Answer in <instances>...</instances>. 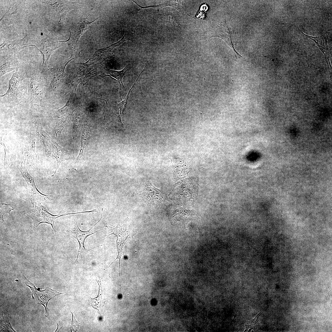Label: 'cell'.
<instances>
[{
	"label": "cell",
	"instance_id": "obj_8",
	"mask_svg": "<svg viewBox=\"0 0 332 332\" xmlns=\"http://www.w3.org/2000/svg\"><path fill=\"white\" fill-rule=\"evenodd\" d=\"M103 209H102L101 217L99 220L90 229L87 231H84L80 230L78 226L77 221L73 224L67 225L66 228V232L76 239L77 240L79 244L80 247L78 251L77 257L76 260L75 261V263L78 262V257L79 255H80L81 256V261L82 263H84L85 261L86 255L88 252L92 249L99 247H96L90 249H87L85 247L84 243L88 236L97 231L101 230H99L94 232H92L91 231V229L98 223L102 219V217Z\"/></svg>",
	"mask_w": 332,
	"mask_h": 332
},
{
	"label": "cell",
	"instance_id": "obj_7",
	"mask_svg": "<svg viewBox=\"0 0 332 332\" xmlns=\"http://www.w3.org/2000/svg\"><path fill=\"white\" fill-rule=\"evenodd\" d=\"M26 160H21V164L17 167L28 186V199L33 204L39 203L48 202L46 199L50 196L42 193L37 189L34 178L28 172L25 165Z\"/></svg>",
	"mask_w": 332,
	"mask_h": 332
},
{
	"label": "cell",
	"instance_id": "obj_13",
	"mask_svg": "<svg viewBox=\"0 0 332 332\" xmlns=\"http://www.w3.org/2000/svg\"><path fill=\"white\" fill-rule=\"evenodd\" d=\"M134 64V62L129 63L127 64L122 70L120 71L106 69L100 75L102 77L107 76H111L118 80L120 85L119 93L121 100L122 99L121 96L125 93L126 90L123 83L122 78L124 76L132 69Z\"/></svg>",
	"mask_w": 332,
	"mask_h": 332
},
{
	"label": "cell",
	"instance_id": "obj_5",
	"mask_svg": "<svg viewBox=\"0 0 332 332\" xmlns=\"http://www.w3.org/2000/svg\"><path fill=\"white\" fill-rule=\"evenodd\" d=\"M75 93H72L64 106L57 110L51 111L55 138L58 140L65 125L70 121L73 113L75 110Z\"/></svg>",
	"mask_w": 332,
	"mask_h": 332
},
{
	"label": "cell",
	"instance_id": "obj_14",
	"mask_svg": "<svg viewBox=\"0 0 332 332\" xmlns=\"http://www.w3.org/2000/svg\"><path fill=\"white\" fill-rule=\"evenodd\" d=\"M90 128L89 121L85 122L83 129L82 133L81 139L80 148L78 155L77 156L73 169L76 170V168L81 159L84 156L86 152L87 144L88 142L90 134Z\"/></svg>",
	"mask_w": 332,
	"mask_h": 332
},
{
	"label": "cell",
	"instance_id": "obj_20",
	"mask_svg": "<svg viewBox=\"0 0 332 332\" xmlns=\"http://www.w3.org/2000/svg\"><path fill=\"white\" fill-rule=\"evenodd\" d=\"M3 314L1 319V332H15L12 327L10 322L8 313L7 314Z\"/></svg>",
	"mask_w": 332,
	"mask_h": 332
},
{
	"label": "cell",
	"instance_id": "obj_12",
	"mask_svg": "<svg viewBox=\"0 0 332 332\" xmlns=\"http://www.w3.org/2000/svg\"><path fill=\"white\" fill-rule=\"evenodd\" d=\"M35 142V137L31 134L22 140L20 145L22 152L21 159L26 160L27 159L28 161L29 159L32 161L36 160Z\"/></svg>",
	"mask_w": 332,
	"mask_h": 332
},
{
	"label": "cell",
	"instance_id": "obj_17",
	"mask_svg": "<svg viewBox=\"0 0 332 332\" xmlns=\"http://www.w3.org/2000/svg\"><path fill=\"white\" fill-rule=\"evenodd\" d=\"M122 38L117 42L112 45L106 46L104 48L97 50L95 52L94 57H102L104 58L107 57L109 54L115 47L120 45L123 42L127 41H132L130 39H127L126 32Z\"/></svg>",
	"mask_w": 332,
	"mask_h": 332
},
{
	"label": "cell",
	"instance_id": "obj_19",
	"mask_svg": "<svg viewBox=\"0 0 332 332\" xmlns=\"http://www.w3.org/2000/svg\"><path fill=\"white\" fill-rule=\"evenodd\" d=\"M84 117L83 113H77L73 119L72 135L73 138L76 137L80 131Z\"/></svg>",
	"mask_w": 332,
	"mask_h": 332
},
{
	"label": "cell",
	"instance_id": "obj_10",
	"mask_svg": "<svg viewBox=\"0 0 332 332\" xmlns=\"http://www.w3.org/2000/svg\"><path fill=\"white\" fill-rule=\"evenodd\" d=\"M88 15L85 18L77 23L72 28L70 32L69 40L72 50H75L77 45L80 38L83 33L89 28L92 23L97 19L101 16L96 18L91 22L87 20Z\"/></svg>",
	"mask_w": 332,
	"mask_h": 332
},
{
	"label": "cell",
	"instance_id": "obj_16",
	"mask_svg": "<svg viewBox=\"0 0 332 332\" xmlns=\"http://www.w3.org/2000/svg\"><path fill=\"white\" fill-rule=\"evenodd\" d=\"M99 286V291L96 297L89 298V302L92 307L101 313L106 301L105 294H103L101 282L100 283L97 281Z\"/></svg>",
	"mask_w": 332,
	"mask_h": 332
},
{
	"label": "cell",
	"instance_id": "obj_1",
	"mask_svg": "<svg viewBox=\"0 0 332 332\" xmlns=\"http://www.w3.org/2000/svg\"><path fill=\"white\" fill-rule=\"evenodd\" d=\"M31 134L42 141L44 146L46 154L55 158L57 165L53 177L58 169L61 163L63 161L70 159L71 152L67 149L59 146L44 130L39 119H35L32 123Z\"/></svg>",
	"mask_w": 332,
	"mask_h": 332
},
{
	"label": "cell",
	"instance_id": "obj_21",
	"mask_svg": "<svg viewBox=\"0 0 332 332\" xmlns=\"http://www.w3.org/2000/svg\"><path fill=\"white\" fill-rule=\"evenodd\" d=\"M14 208L10 204H6L5 203L1 204L0 205V217L3 221H4L3 216L6 213L10 215V211L13 210Z\"/></svg>",
	"mask_w": 332,
	"mask_h": 332
},
{
	"label": "cell",
	"instance_id": "obj_18",
	"mask_svg": "<svg viewBox=\"0 0 332 332\" xmlns=\"http://www.w3.org/2000/svg\"><path fill=\"white\" fill-rule=\"evenodd\" d=\"M81 5L80 2H67L64 3H59L57 4L56 6L57 8V10L59 11L60 15V21L61 17L65 15L68 12L73 9L79 8Z\"/></svg>",
	"mask_w": 332,
	"mask_h": 332
},
{
	"label": "cell",
	"instance_id": "obj_6",
	"mask_svg": "<svg viewBox=\"0 0 332 332\" xmlns=\"http://www.w3.org/2000/svg\"><path fill=\"white\" fill-rule=\"evenodd\" d=\"M32 204L33 208L31 211L26 213V215L33 220V228L34 229H35L41 223H46L51 224L53 230L55 231H56L54 228V223L56 218L66 215L86 212V211H82L69 213L67 212L61 215H53L50 213L46 208L42 205L41 203H35Z\"/></svg>",
	"mask_w": 332,
	"mask_h": 332
},
{
	"label": "cell",
	"instance_id": "obj_9",
	"mask_svg": "<svg viewBox=\"0 0 332 332\" xmlns=\"http://www.w3.org/2000/svg\"><path fill=\"white\" fill-rule=\"evenodd\" d=\"M22 275L26 280V285L31 289L32 290L33 298H35L38 304L43 305L45 308V316L47 317L49 315V310L47 304L49 300L55 296L64 294L53 290L48 287L46 288L44 290L39 291L35 287L34 285L28 279L22 272Z\"/></svg>",
	"mask_w": 332,
	"mask_h": 332
},
{
	"label": "cell",
	"instance_id": "obj_15",
	"mask_svg": "<svg viewBox=\"0 0 332 332\" xmlns=\"http://www.w3.org/2000/svg\"><path fill=\"white\" fill-rule=\"evenodd\" d=\"M110 232L112 233L111 234H114L117 236V250L118 253L117 258L112 263H113L117 259H118L119 260V265H120L121 259L122 255L123 245L124 241L123 234L124 232L122 230V227L121 225L118 224L116 227L112 229V231Z\"/></svg>",
	"mask_w": 332,
	"mask_h": 332
},
{
	"label": "cell",
	"instance_id": "obj_3",
	"mask_svg": "<svg viewBox=\"0 0 332 332\" xmlns=\"http://www.w3.org/2000/svg\"><path fill=\"white\" fill-rule=\"evenodd\" d=\"M27 90L25 75L17 71L9 81L6 93L0 96L1 103L10 108L18 105L26 100Z\"/></svg>",
	"mask_w": 332,
	"mask_h": 332
},
{
	"label": "cell",
	"instance_id": "obj_22",
	"mask_svg": "<svg viewBox=\"0 0 332 332\" xmlns=\"http://www.w3.org/2000/svg\"><path fill=\"white\" fill-rule=\"evenodd\" d=\"M261 313H259L254 318L248 321L247 324V327L255 330L259 326L258 319Z\"/></svg>",
	"mask_w": 332,
	"mask_h": 332
},
{
	"label": "cell",
	"instance_id": "obj_4",
	"mask_svg": "<svg viewBox=\"0 0 332 332\" xmlns=\"http://www.w3.org/2000/svg\"><path fill=\"white\" fill-rule=\"evenodd\" d=\"M137 81L136 80L125 99L121 102L118 103L114 101L103 100L106 101V104L103 123L107 128L120 130L122 129L123 127L121 116L128 102L130 92Z\"/></svg>",
	"mask_w": 332,
	"mask_h": 332
},
{
	"label": "cell",
	"instance_id": "obj_2",
	"mask_svg": "<svg viewBox=\"0 0 332 332\" xmlns=\"http://www.w3.org/2000/svg\"><path fill=\"white\" fill-rule=\"evenodd\" d=\"M25 76L28 90L26 101L32 105L45 107L48 105L49 93L44 74L35 72L27 73Z\"/></svg>",
	"mask_w": 332,
	"mask_h": 332
},
{
	"label": "cell",
	"instance_id": "obj_11",
	"mask_svg": "<svg viewBox=\"0 0 332 332\" xmlns=\"http://www.w3.org/2000/svg\"><path fill=\"white\" fill-rule=\"evenodd\" d=\"M217 37L224 40L232 49L235 57H242L235 50L232 42L231 34L224 20L220 22L214 29L213 34L211 37Z\"/></svg>",
	"mask_w": 332,
	"mask_h": 332
}]
</instances>
